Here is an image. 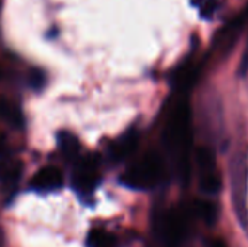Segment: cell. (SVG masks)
I'll return each instance as SVG.
<instances>
[{"label":"cell","mask_w":248,"mask_h":247,"mask_svg":"<svg viewBox=\"0 0 248 247\" xmlns=\"http://www.w3.org/2000/svg\"><path fill=\"white\" fill-rule=\"evenodd\" d=\"M163 143L170 153L179 178L189 179V151L192 146V112L186 98L179 99L173 106L163 132Z\"/></svg>","instance_id":"6da1fadb"},{"label":"cell","mask_w":248,"mask_h":247,"mask_svg":"<svg viewBox=\"0 0 248 247\" xmlns=\"http://www.w3.org/2000/svg\"><path fill=\"white\" fill-rule=\"evenodd\" d=\"M164 173L166 165L163 157L157 151H150L126 169L121 182L131 189L145 191L157 186L163 181Z\"/></svg>","instance_id":"7a4b0ae2"},{"label":"cell","mask_w":248,"mask_h":247,"mask_svg":"<svg viewBox=\"0 0 248 247\" xmlns=\"http://www.w3.org/2000/svg\"><path fill=\"white\" fill-rule=\"evenodd\" d=\"M248 166L244 154L238 153L232 159L231 165V188H232V201L235 213L240 221L247 224V186H248Z\"/></svg>","instance_id":"3957f363"},{"label":"cell","mask_w":248,"mask_h":247,"mask_svg":"<svg viewBox=\"0 0 248 247\" xmlns=\"http://www.w3.org/2000/svg\"><path fill=\"white\" fill-rule=\"evenodd\" d=\"M100 182L99 162L94 156L83 157L74 173H73V188L80 195H92Z\"/></svg>","instance_id":"277c9868"},{"label":"cell","mask_w":248,"mask_h":247,"mask_svg":"<svg viewBox=\"0 0 248 247\" xmlns=\"http://www.w3.org/2000/svg\"><path fill=\"white\" fill-rule=\"evenodd\" d=\"M187 233V217L182 208H173L161 218V234L169 247H177Z\"/></svg>","instance_id":"5b68a950"},{"label":"cell","mask_w":248,"mask_h":247,"mask_svg":"<svg viewBox=\"0 0 248 247\" xmlns=\"http://www.w3.org/2000/svg\"><path fill=\"white\" fill-rule=\"evenodd\" d=\"M140 144V132L135 128H129L122 135H119L109 147L108 154L110 162L121 163L135 153Z\"/></svg>","instance_id":"8992f818"},{"label":"cell","mask_w":248,"mask_h":247,"mask_svg":"<svg viewBox=\"0 0 248 247\" xmlns=\"http://www.w3.org/2000/svg\"><path fill=\"white\" fill-rule=\"evenodd\" d=\"M62 172L55 166H45L39 169L31 181V186L38 192H52L62 186Z\"/></svg>","instance_id":"52a82bcc"},{"label":"cell","mask_w":248,"mask_h":247,"mask_svg":"<svg viewBox=\"0 0 248 247\" xmlns=\"http://www.w3.org/2000/svg\"><path fill=\"white\" fill-rule=\"evenodd\" d=\"M198 74H199L198 67L192 61L183 63L173 71V74L170 77L171 86L176 90H179V93H186L196 82Z\"/></svg>","instance_id":"ba28073f"},{"label":"cell","mask_w":248,"mask_h":247,"mask_svg":"<svg viewBox=\"0 0 248 247\" xmlns=\"http://www.w3.org/2000/svg\"><path fill=\"white\" fill-rule=\"evenodd\" d=\"M22 162L17 159H4L0 162V183L6 188H13L22 176Z\"/></svg>","instance_id":"9c48e42d"},{"label":"cell","mask_w":248,"mask_h":247,"mask_svg":"<svg viewBox=\"0 0 248 247\" xmlns=\"http://www.w3.org/2000/svg\"><path fill=\"white\" fill-rule=\"evenodd\" d=\"M0 119L13 128H22L25 118L20 106L10 99H0Z\"/></svg>","instance_id":"30bf717a"},{"label":"cell","mask_w":248,"mask_h":247,"mask_svg":"<svg viewBox=\"0 0 248 247\" xmlns=\"http://www.w3.org/2000/svg\"><path fill=\"white\" fill-rule=\"evenodd\" d=\"M58 144H60V150L62 151L65 159H68V160L78 159L80 141H78V138L74 134H71L68 131L58 132Z\"/></svg>","instance_id":"8fae6325"},{"label":"cell","mask_w":248,"mask_h":247,"mask_svg":"<svg viewBox=\"0 0 248 247\" xmlns=\"http://www.w3.org/2000/svg\"><path fill=\"white\" fill-rule=\"evenodd\" d=\"M199 188L202 192H205L208 195H217L222 188V181H221L218 169L205 172V173H199Z\"/></svg>","instance_id":"7c38bea8"},{"label":"cell","mask_w":248,"mask_h":247,"mask_svg":"<svg viewBox=\"0 0 248 247\" xmlns=\"http://www.w3.org/2000/svg\"><path fill=\"white\" fill-rule=\"evenodd\" d=\"M87 247H115L116 237L103 229H93L87 236Z\"/></svg>","instance_id":"4fadbf2b"},{"label":"cell","mask_w":248,"mask_h":247,"mask_svg":"<svg viewBox=\"0 0 248 247\" xmlns=\"http://www.w3.org/2000/svg\"><path fill=\"white\" fill-rule=\"evenodd\" d=\"M193 210L199 218L208 226H212L218 220V207L211 201H195Z\"/></svg>","instance_id":"5bb4252c"},{"label":"cell","mask_w":248,"mask_h":247,"mask_svg":"<svg viewBox=\"0 0 248 247\" xmlns=\"http://www.w3.org/2000/svg\"><path fill=\"white\" fill-rule=\"evenodd\" d=\"M196 166H198V172L199 173L217 170L218 167H217L215 153L209 147L198 148V151H196Z\"/></svg>","instance_id":"9a60e30c"},{"label":"cell","mask_w":248,"mask_h":247,"mask_svg":"<svg viewBox=\"0 0 248 247\" xmlns=\"http://www.w3.org/2000/svg\"><path fill=\"white\" fill-rule=\"evenodd\" d=\"M221 7V0H206L201 7H199V13H201V17L203 19H212L217 12L219 10Z\"/></svg>","instance_id":"2e32d148"},{"label":"cell","mask_w":248,"mask_h":247,"mask_svg":"<svg viewBox=\"0 0 248 247\" xmlns=\"http://www.w3.org/2000/svg\"><path fill=\"white\" fill-rule=\"evenodd\" d=\"M45 83V74L41 70H32L29 76V86L33 89H41Z\"/></svg>","instance_id":"e0dca14e"},{"label":"cell","mask_w":248,"mask_h":247,"mask_svg":"<svg viewBox=\"0 0 248 247\" xmlns=\"http://www.w3.org/2000/svg\"><path fill=\"white\" fill-rule=\"evenodd\" d=\"M209 247H227V245H225V242H222L221 239H217V240H214V242L211 243V246Z\"/></svg>","instance_id":"ac0fdd59"},{"label":"cell","mask_w":248,"mask_h":247,"mask_svg":"<svg viewBox=\"0 0 248 247\" xmlns=\"http://www.w3.org/2000/svg\"><path fill=\"white\" fill-rule=\"evenodd\" d=\"M205 1H206V0H190V3H192L195 7H198V9H199V7H201V6H202Z\"/></svg>","instance_id":"d6986e66"},{"label":"cell","mask_w":248,"mask_h":247,"mask_svg":"<svg viewBox=\"0 0 248 247\" xmlns=\"http://www.w3.org/2000/svg\"><path fill=\"white\" fill-rule=\"evenodd\" d=\"M4 144H6V137H4L3 134H0V153H1V150L4 148Z\"/></svg>","instance_id":"ffe728a7"}]
</instances>
